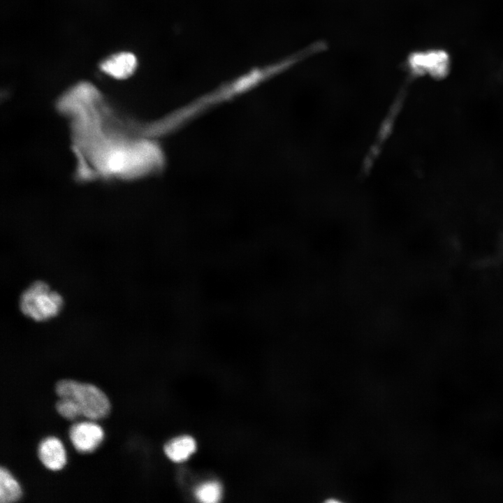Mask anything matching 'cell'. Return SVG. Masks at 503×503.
<instances>
[{
	"label": "cell",
	"instance_id": "cell-1",
	"mask_svg": "<svg viewBox=\"0 0 503 503\" xmlns=\"http://www.w3.org/2000/svg\"><path fill=\"white\" fill-rule=\"evenodd\" d=\"M60 398L72 400L78 407L81 415L96 420L105 417L110 411V401L98 387L90 384L71 379L59 381L55 387Z\"/></svg>",
	"mask_w": 503,
	"mask_h": 503
},
{
	"label": "cell",
	"instance_id": "cell-2",
	"mask_svg": "<svg viewBox=\"0 0 503 503\" xmlns=\"http://www.w3.org/2000/svg\"><path fill=\"white\" fill-rule=\"evenodd\" d=\"M64 304L61 296L43 281H36L22 293L19 299L21 312L35 321L43 322L57 316Z\"/></svg>",
	"mask_w": 503,
	"mask_h": 503
},
{
	"label": "cell",
	"instance_id": "cell-3",
	"mask_svg": "<svg viewBox=\"0 0 503 503\" xmlns=\"http://www.w3.org/2000/svg\"><path fill=\"white\" fill-rule=\"evenodd\" d=\"M449 53L439 48L414 50L405 60V67L415 78L441 80L449 73L451 63Z\"/></svg>",
	"mask_w": 503,
	"mask_h": 503
},
{
	"label": "cell",
	"instance_id": "cell-4",
	"mask_svg": "<svg viewBox=\"0 0 503 503\" xmlns=\"http://www.w3.org/2000/svg\"><path fill=\"white\" fill-rule=\"evenodd\" d=\"M68 435L73 447L78 451L89 453L103 440V430L96 423L82 421L72 425Z\"/></svg>",
	"mask_w": 503,
	"mask_h": 503
},
{
	"label": "cell",
	"instance_id": "cell-5",
	"mask_svg": "<svg viewBox=\"0 0 503 503\" xmlns=\"http://www.w3.org/2000/svg\"><path fill=\"white\" fill-rule=\"evenodd\" d=\"M137 64L135 54L129 52H121L103 60L100 68L104 73L115 78L124 79L133 73Z\"/></svg>",
	"mask_w": 503,
	"mask_h": 503
},
{
	"label": "cell",
	"instance_id": "cell-6",
	"mask_svg": "<svg viewBox=\"0 0 503 503\" xmlns=\"http://www.w3.org/2000/svg\"><path fill=\"white\" fill-rule=\"evenodd\" d=\"M38 456L41 463L50 470L61 469L66 464L64 448L55 437H48L39 443Z\"/></svg>",
	"mask_w": 503,
	"mask_h": 503
},
{
	"label": "cell",
	"instance_id": "cell-7",
	"mask_svg": "<svg viewBox=\"0 0 503 503\" xmlns=\"http://www.w3.org/2000/svg\"><path fill=\"white\" fill-rule=\"evenodd\" d=\"M195 440L189 436H182L169 441L164 446V452L174 462L188 459L196 451Z\"/></svg>",
	"mask_w": 503,
	"mask_h": 503
},
{
	"label": "cell",
	"instance_id": "cell-8",
	"mask_svg": "<svg viewBox=\"0 0 503 503\" xmlns=\"http://www.w3.org/2000/svg\"><path fill=\"white\" fill-rule=\"evenodd\" d=\"M22 491L17 481L3 468L0 467V502H13L20 499Z\"/></svg>",
	"mask_w": 503,
	"mask_h": 503
},
{
	"label": "cell",
	"instance_id": "cell-9",
	"mask_svg": "<svg viewBox=\"0 0 503 503\" xmlns=\"http://www.w3.org/2000/svg\"><path fill=\"white\" fill-rule=\"evenodd\" d=\"M195 495L200 502L214 503L219 502L221 498L222 488L217 482H207L196 489Z\"/></svg>",
	"mask_w": 503,
	"mask_h": 503
},
{
	"label": "cell",
	"instance_id": "cell-10",
	"mask_svg": "<svg viewBox=\"0 0 503 503\" xmlns=\"http://www.w3.org/2000/svg\"><path fill=\"white\" fill-rule=\"evenodd\" d=\"M56 409L62 417L68 420L75 419L81 415L77 404L69 398H60L56 403Z\"/></svg>",
	"mask_w": 503,
	"mask_h": 503
}]
</instances>
